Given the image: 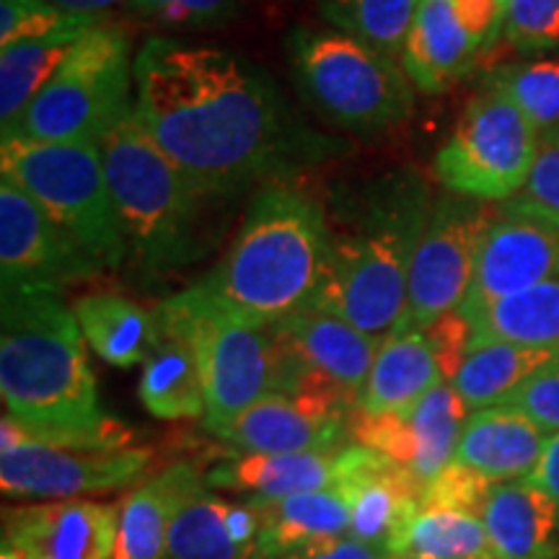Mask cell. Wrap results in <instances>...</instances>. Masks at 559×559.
I'll return each mask as SVG.
<instances>
[{"mask_svg": "<svg viewBox=\"0 0 559 559\" xmlns=\"http://www.w3.org/2000/svg\"><path fill=\"white\" fill-rule=\"evenodd\" d=\"M557 362L559 345L474 342L453 386L469 409H485L508 400L515 389Z\"/></svg>", "mask_w": 559, "mask_h": 559, "instance_id": "cell-30", "label": "cell"}, {"mask_svg": "<svg viewBox=\"0 0 559 559\" xmlns=\"http://www.w3.org/2000/svg\"><path fill=\"white\" fill-rule=\"evenodd\" d=\"M500 404L519 409L547 436L559 432V362L519 386Z\"/></svg>", "mask_w": 559, "mask_h": 559, "instance_id": "cell-41", "label": "cell"}, {"mask_svg": "<svg viewBox=\"0 0 559 559\" xmlns=\"http://www.w3.org/2000/svg\"><path fill=\"white\" fill-rule=\"evenodd\" d=\"M502 37L519 52L559 50V0H508Z\"/></svg>", "mask_w": 559, "mask_h": 559, "instance_id": "cell-36", "label": "cell"}, {"mask_svg": "<svg viewBox=\"0 0 559 559\" xmlns=\"http://www.w3.org/2000/svg\"><path fill=\"white\" fill-rule=\"evenodd\" d=\"M205 487L192 461H177L140 481L117 502V542L111 559H166L174 519Z\"/></svg>", "mask_w": 559, "mask_h": 559, "instance_id": "cell-20", "label": "cell"}, {"mask_svg": "<svg viewBox=\"0 0 559 559\" xmlns=\"http://www.w3.org/2000/svg\"><path fill=\"white\" fill-rule=\"evenodd\" d=\"M466 419L469 404L451 381H440L409 412H360L353 423V440L404 466L425 487L456 461Z\"/></svg>", "mask_w": 559, "mask_h": 559, "instance_id": "cell-15", "label": "cell"}, {"mask_svg": "<svg viewBox=\"0 0 559 559\" xmlns=\"http://www.w3.org/2000/svg\"><path fill=\"white\" fill-rule=\"evenodd\" d=\"M337 487L349 502V539L370 547H391L423 500V485L383 453L360 443L340 451Z\"/></svg>", "mask_w": 559, "mask_h": 559, "instance_id": "cell-17", "label": "cell"}, {"mask_svg": "<svg viewBox=\"0 0 559 559\" xmlns=\"http://www.w3.org/2000/svg\"><path fill=\"white\" fill-rule=\"evenodd\" d=\"M425 334H428L430 345L436 349L440 373H443L445 381L453 383L461 362L466 360L474 342V330L469 319L461 313V309L451 311L445 313V317H440L438 321H432L428 330H425Z\"/></svg>", "mask_w": 559, "mask_h": 559, "instance_id": "cell-42", "label": "cell"}, {"mask_svg": "<svg viewBox=\"0 0 559 559\" xmlns=\"http://www.w3.org/2000/svg\"><path fill=\"white\" fill-rule=\"evenodd\" d=\"M453 11L469 34L474 47L481 52L502 34L508 13V0H453Z\"/></svg>", "mask_w": 559, "mask_h": 559, "instance_id": "cell-43", "label": "cell"}, {"mask_svg": "<svg viewBox=\"0 0 559 559\" xmlns=\"http://www.w3.org/2000/svg\"><path fill=\"white\" fill-rule=\"evenodd\" d=\"M280 559H391V555L381 547H370V544L342 536V539L311 544V547H304Z\"/></svg>", "mask_w": 559, "mask_h": 559, "instance_id": "cell-44", "label": "cell"}, {"mask_svg": "<svg viewBox=\"0 0 559 559\" xmlns=\"http://www.w3.org/2000/svg\"><path fill=\"white\" fill-rule=\"evenodd\" d=\"M492 481L481 477L469 466L453 461L449 469H443L436 479H430L423 487V508H451V510H466V513L481 515L485 502L492 492Z\"/></svg>", "mask_w": 559, "mask_h": 559, "instance_id": "cell-39", "label": "cell"}, {"mask_svg": "<svg viewBox=\"0 0 559 559\" xmlns=\"http://www.w3.org/2000/svg\"><path fill=\"white\" fill-rule=\"evenodd\" d=\"M288 66L300 102L337 130L376 135L400 128L415 111L417 88L402 60L332 26H296Z\"/></svg>", "mask_w": 559, "mask_h": 559, "instance_id": "cell-6", "label": "cell"}, {"mask_svg": "<svg viewBox=\"0 0 559 559\" xmlns=\"http://www.w3.org/2000/svg\"><path fill=\"white\" fill-rule=\"evenodd\" d=\"M135 115L210 202L288 181L340 151L254 62L177 37L135 52Z\"/></svg>", "mask_w": 559, "mask_h": 559, "instance_id": "cell-1", "label": "cell"}, {"mask_svg": "<svg viewBox=\"0 0 559 559\" xmlns=\"http://www.w3.org/2000/svg\"><path fill=\"white\" fill-rule=\"evenodd\" d=\"M440 381L445 379L425 330H400L381 342L366 386L360 391L358 412H409Z\"/></svg>", "mask_w": 559, "mask_h": 559, "instance_id": "cell-27", "label": "cell"}, {"mask_svg": "<svg viewBox=\"0 0 559 559\" xmlns=\"http://www.w3.org/2000/svg\"><path fill=\"white\" fill-rule=\"evenodd\" d=\"M73 313L86 345L117 368L145 362L164 337L158 311L145 309L122 293H88L75 300Z\"/></svg>", "mask_w": 559, "mask_h": 559, "instance_id": "cell-28", "label": "cell"}, {"mask_svg": "<svg viewBox=\"0 0 559 559\" xmlns=\"http://www.w3.org/2000/svg\"><path fill=\"white\" fill-rule=\"evenodd\" d=\"M260 515L254 557L280 559L311 544L349 534V502L340 487L313 489L280 500H247Z\"/></svg>", "mask_w": 559, "mask_h": 559, "instance_id": "cell-26", "label": "cell"}, {"mask_svg": "<svg viewBox=\"0 0 559 559\" xmlns=\"http://www.w3.org/2000/svg\"><path fill=\"white\" fill-rule=\"evenodd\" d=\"M135 107V55L124 26L102 21L75 41L60 68L3 140L96 143Z\"/></svg>", "mask_w": 559, "mask_h": 559, "instance_id": "cell-8", "label": "cell"}, {"mask_svg": "<svg viewBox=\"0 0 559 559\" xmlns=\"http://www.w3.org/2000/svg\"><path fill=\"white\" fill-rule=\"evenodd\" d=\"M55 9H60L68 16H91L104 19L109 11L122 9V5H132V0H47Z\"/></svg>", "mask_w": 559, "mask_h": 559, "instance_id": "cell-46", "label": "cell"}, {"mask_svg": "<svg viewBox=\"0 0 559 559\" xmlns=\"http://www.w3.org/2000/svg\"><path fill=\"white\" fill-rule=\"evenodd\" d=\"M492 218L489 202L453 192L436 198L428 226L412 257L407 309L396 332L428 330L432 321L461 309L469 296L481 243Z\"/></svg>", "mask_w": 559, "mask_h": 559, "instance_id": "cell-11", "label": "cell"}, {"mask_svg": "<svg viewBox=\"0 0 559 559\" xmlns=\"http://www.w3.org/2000/svg\"><path fill=\"white\" fill-rule=\"evenodd\" d=\"M389 555L419 559H495L481 515L451 508H423L404 523Z\"/></svg>", "mask_w": 559, "mask_h": 559, "instance_id": "cell-32", "label": "cell"}, {"mask_svg": "<svg viewBox=\"0 0 559 559\" xmlns=\"http://www.w3.org/2000/svg\"><path fill=\"white\" fill-rule=\"evenodd\" d=\"M549 280H559V218L502 202L481 243L461 313L472 317Z\"/></svg>", "mask_w": 559, "mask_h": 559, "instance_id": "cell-14", "label": "cell"}, {"mask_svg": "<svg viewBox=\"0 0 559 559\" xmlns=\"http://www.w3.org/2000/svg\"><path fill=\"white\" fill-rule=\"evenodd\" d=\"M330 277L324 200L290 181L262 187L226 254L198 283L223 309L270 330L313 309Z\"/></svg>", "mask_w": 559, "mask_h": 559, "instance_id": "cell-4", "label": "cell"}, {"mask_svg": "<svg viewBox=\"0 0 559 559\" xmlns=\"http://www.w3.org/2000/svg\"><path fill=\"white\" fill-rule=\"evenodd\" d=\"M272 340L300 366L317 370L360 400L381 340L360 332L330 311L306 309L270 326Z\"/></svg>", "mask_w": 559, "mask_h": 559, "instance_id": "cell-19", "label": "cell"}, {"mask_svg": "<svg viewBox=\"0 0 559 559\" xmlns=\"http://www.w3.org/2000/svg\"><path fill=\"white\" fill-rule=\"evenodd\" d=\"M419 3L423 0H319V16L332 29L402 60Z\"/></svg>", "mask_w": 559, "mask_h": 559, "instance_id": "cell-34", "label": "cell"}, {"mask_svg": "<svg viewBox=\"0 0 559 559\" xmlns=\"http://www.w3.org/2000/svg\"><path fill=\"white\" fill-rule=\"evenodd\" d=\"M102 21L104 19L70 16L66 24L45 37L21 39L16 45L0 47V135L21 120L26 107L37 99L66 55L73 50L75 41Z\"/></svg>", "mask_w": 559, "mask_h": 559, "instance_id": "cell-29", "label": "cell"}, {"mask_svg": "<svg viewBox=\"0 0 559 559\" xmlns=\"http://www.w3.org/2000/svg\"><path fill=\"white\" fill-rule=\"evenodd\" d=\"M536 145L534 124L500 91L485 86L438 148L432 174L445 192L502 205L526 185Z\"/></svg>", "mask_w": 559, "mask_h": 559, "instance_id": "cell-10", "label": "cell"}, {"mask_svg": "<svg viewBox=\"0 0 559 559\" xmlns=\"http://www.w3.org/2000/svg\"><path fill=\"white\" fill-rule=\"evenodd\" d=\"M340 451L239 453L213 466L205 474V485L247 495L249 500H280L313 489L337 487Z\"/></svg>", "mask_w": 559, "mask_h": 559, "instance_id": "cell-25", "label": "cell"}, {"mask_svg": "<svg viewBox=\"0 0 559 559\" xmlns=\"http://www.w3.org/2000/svg\"><path fill=\"white\" fill-rule=\"evenodd\" d=\"M432 187L415 166L349 179L326 194L330 277L313 309L376 340L396 332L407 309L412 257L428 226Z\"/></svg>", "mask_w": 559, "mask_h": 559, "instance_id": "cell-2", "label": "cell"}, {"mask_svg": "<svg viewBox=\"0 0 559 559\" xmlns=\"http://www.w3.org/2000/svg\"><path fill=\"white\" fill-rule=\"evenodd\" d=\"M140 404L158 419H205L207 394L200 362L185 340L166 334L143 362Z\"/></svg>", "mask_w": 559, "mask_h": 559, "instance_id": "cell-31", "label": "cell"}, {"mask_svg": "<svg viewBox=\"0 0 559 559\" xmlns=\"http://www.w3.org/2000/svg\"><path fill=\"white\" fill-rule=\"evenodd\" d=\"M166 334L185 340L200 362L207 394L205 430L228 423L277 386V347L270 330L223 309L198 285L156 306Z\"/></svg>", "mask_w": 559, "mask_h": 559, "instance_id": "cell-9", "label": "cell"}, {"mask_svg": "<svg viewBox=\"0 0 559 559\" xmlns=\"http://www.w3.org/2000/svg\"><path fill=\"white\" fill-rule=\"evenodd\" d=\"M0 174L45 210L99 275L128 262L102 145L0 140Z\"/></svg>", "mask_w": 559, "mask_h": 559, "instance_id": "cell-7", "label": "cell"}, {"mask_svg": "<svg viewBox=\"0 0 559 559\" xmlns=\"http://www.w3.org/2000/svg\"><path fill=\"white\" fill-rule=\"evenodd\" d=\"M0 396L37 443L130 449L135 438L102 409L86 340L62 293H0Z\"/></svg>", "mask_w": 559, "mask_h": 559, "instance_id": "cell-3", "label": "cell"}, {"mask_svg": "<svg viewBox=\"0 0 559 559\" xmlns=\"http://www.w3.org/2000/svg\"><path fill=\"white\" fill-rule=\"evenodd\" d=\"M99 277L16 181L0 174V293H62Z\"/></svg>", "mask_w": 559, "mask_h": 559, "instance_id": "cell-13", "label": "cell"}, {"mask_svg": "<svg viewBox=\"0 0 559 559\" xmlns=\"http://www.w3.org/2000/svg\"><path fill=\"white\" fill-rule=\"evenodd\" d=\"M247 0H132L130 11L164 29H202L234 19Z\"/></svg>", "mask_w": 559, "mask_h": 559, "instance_id": "cell-37", "label": "cell"}, {"mask_svg": "<svg viewBox=\"0 0 559 559\" xmlns=\"http://www.w3.org/2000/svg\"><path fill=\"white\" fill-rule=\"evenodd\" d=\"M391 559H419V557H407V555H391Z\"/></svg>", "mask_w": 559, "mask_h": 559, "instance_id": "cell-48", "label": "cell"}, {"mask_svg": "<svg viewBox=\"0 0 559 559\" xmlns=\"http://www.w3.org/2000/svg\"><path fill=\"white\" fill-rule=\"evenodd\" d=\"M0 559H32V557H26L24 551L13 547V544L3 542V544H0Z\"/></svg>", "mask_w": 559, "mask_h": 559, "instance_id": "cell-47", "label": "cell"}, {"mask_svg": "<svg viewBox=\"0 0 559 559\" xmlns=\"http://www.w3.org/2000/svg\"><path fill=\"white\" fill-rule=\"evenodd\" d=\"M485 86L513 102L539 135L559 128V60L513 62L489 73Z\"/></svg>", "mask_w": 559, "mask_h": 559, "instance_id": "cell-35", "label": "cell"}, {"mask_svg": "<svg viewBox=\"0 0 559 559\" xmlns=\"http://www.w3.org/2000/svg\"><path fill=\"white\" fill-rule=\"evenodd\" d=\"M534 487L544 489L551 500L559 506V432L547 438V445H544V453L536 464V469L526 479Z\"/></svg>", "mask_w": 559, "mask_h": 559, "instance_id": "cell-45", "label": "cell"}, {"mask_svg": "<svg viewBox=\"0 0 559 559\" xmlns=\"http://www.w3.org/2000/svg\"><path fill=\"white\" fill-rule=\"evenodd\" d=\"M260 515L251 502H230L198 489L174 519L166 559H251Z\"/></svg>", "mask_w": 559, "mask_h": 559, "instance_id": "cell-22", "label": "cell"}, {"mask_svg": "<svg viewBox=\"0 0 559 559\" xmlns=\"http://www.w3.org/2000/svg\"><path fill=\"white\" fill-rule=\"evenodd\" d=\"M508 205L559 218V128L539 135L526 185Z\"/></svg>", "mask_w": 559, "mask_h": 559, "instance_id": "cell-38", "label": "cell"}, {"mask_svg": "<svg viewBox=\"0 0 559 559\" xmlns=\"http://www.w3.org/2000/svg\"><path fill=\"white\" fill-rule=\"evenodd\" d=\"M3 542L32 559H111L117 506L81 498L5 508Z\"/></svg>", "mask_w": 559, "mask_h": 559, "instance_id": "cell-18", "label": "cell"}, {"mask_svg": "<svg viewBox=\"0 0 559 559\" xmlns=\"http://www.w3.org/2000/svg\"><path fill=\"white\" fill-rule=\"evenodd\" d=\"M70 16L47 0H0V47L45 37Z\"/></svg>", "mask_w": 559, "mask_h": 559, "instance_id": "cell-40", "label": "cell"}, {"mask_svg": "<svg viewBox=\"0 0 559 559\" xmlns=\"http://www.w3.org/2000/svg\"><path fill=\"white\" fill-rule=\"evenodd\" d=\"M495 559H555L559 506L531 481L495 485L481 510Z\"/></svg>", "mask_w": 559, "mask_h": 559, "instance_id": "cell-24", "label": "cell"}, {"mask_svg": "<svg viewBox=\"0 0 559 559\" xmlns=\"http://www.w3.org/2000/svg\"><path fill=\"white\" fill-rule=\"evenodd\" d=\"M151 449H60L29 440L0 453V489L11 500H81L138 485L151 469Z\"/></svg>", "mask_w": 559, "mask_h": 559, "instance_id": "cell-12", "label": "cell"}, {"mask_svg": "<svg viewBox=\"0 0 559 559\" xmlns=\"http://www.w3.org/2000/svg\"><path fill=\"white\" fill-rule=\"evenodd\" d=\"M479 50L453 11V0H423L404 41L402 66L419 94L438 96L469 73Z\"/></svg>", "mask_w": 559, "mask_h": 559, "instance_id": "cell-23", "label": "cell"}, {"mask_svg": "<svg viewBox=\"0 0 559 559\" xmlns=\"http://www.w3.org/2000/svg\"><path fill=\"white\" fill-rule=\"evenodd\" d=\"M104 171L120 215L128 262L160 280L207 254V198L158 148L135 107L102 140Z\"/></svg>", "mask_w": 559, "mask_h": 559, "instance_id": "cell-5", "label": "cell"}, {"mask_svg": "<svg viewBox=\"0 0 559 559\" xmlns=\"http://www.w3.org/2000/svg\"><path fill=\"white\" fill-rule=\"evenodd\" d=\"M547 432L506 404L474 409L461 432L456 461L492 485L523 481L539 464Z\"/></svg>", "mask_w": 559, "mask_h": 559, "instance_id": "cell-21", "label": "cell"}, {"mask_svg": "<svg viewBox=\"0 0 559 559\" xmlns=\"http://www.w3.org/2000/svg\"><path fill=\"white\" fill-rule=\"evenodd\" d=\"M466 319L474 342L559 345V280L502 298Z\"/></svg>", "mask_w": 559, "mask_h": 559, "instance_id": "cell-33", "label": "cell"}, {"mask_svg": "<svg viewBox=\"0 0 559 559\" xmlns=\"http://www.w3.org/2000/svg\"><path fill=\"white\" fill-rule=\"evenodd\" d=\"M353 412L324 396L272 391L210 432L239 453L340 451L347 445Z\"/></svg>", "mask_w": 559, "mask_h": 559, "instance_id": "cell-16", "label": "cell"}]
</instances>
